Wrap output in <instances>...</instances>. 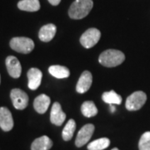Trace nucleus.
Wrapping results in <instances>:
<instances>
[{
    "mask_svg": "<svg viewBox=\"0 0 150 150\" xmlns=\"http://www.w3.org/2000/svg\"><path fill=\"white\" fill-rule=\"evenodd\" d=\"M76 129V123L74 119H69L68 121V123H66L65 127L63 129V133H62V137L65 141H69L75 132Z\"/></svg>",
    "mask_w": 150,
    "mask_h": 150,
    "instance_id": "nucleus-20",
    "label": "nucleus"
},
{
    "mask_svg": "<svg viewBox=\"0 0 150 150\" xmlns=\"http://www.w3.org/2000/svg\"><path fill=\"white\" fill-rule=\"evenodd\" d=\"M13 127V119L11 112L5 107L0 108V128L8 132Z\"/></svg>",
    "mask_w": 150,
    "mask_h": 150,
    "instance_id": "nucleus-9",
    "label": "nucleus"
},
{
    "mask_svg": "<svg viewBox=\"0 0 150 150\" xmlns=\"http://www.w3.org/2000/svg\"><path fill=\"white\" fill-rule=\"evenodd\" d=\"M10 47L18 53L27 54L33 50L34 43L31 38H28L16 37L11 39Z\"/></svg>",
    "mask_w": 150,
    "mask_h": 150,
    "instance_id": "nucleus-3",
    "label": "nucleus"
},
{
    "mask_svg": "<svg viewBox=\"0 0 150 150\" xmlns=\"http://www.w3.org/2000/svg\"><path fill=\"white\" fill-rule=\"evenodd\" d=\"M6 67L8 74L13 79L20 77L22 73V66L18 59L14 56H8L6 59Z\"/></svg>",
    "mask_w": 150,
    "mask_h": 150,
    "instance_id": "nucleus-8",
    "label": "nucleus"
},
{
    "mask_svg": "<svg viewBox=\"0 0 150 150\" xmlns=\"http://www.w3.org/2000/svg\"><path fill=\"white\" fill-rule=\"evenodd\" d=\"M125 59V55L119 50L108 49L100 54L98 61L99 63L108 68H112L120 65Z\"/></svg>",
    "mask_w": 150,
    "mask_h": 150,
    "instance_id": "nucleus-2",
    "label": "nucleus"
},
{
    "mask_svg": "<svg viewBox=\"0 0 150 150\" xmlns=\"http://www.w3.org/2000/svg\"><path fill=\"white\" fill-rule=\"evenodd\" d=\"M93 77L90 72L84 71L81 74L79 79L78 81V83L76 86V90L79 93H84L88 91L92 85Z\"/></svg>",
    "mask_w": 150,
    "mask_h": 150,
    "instance_id": "nucleus-12",
    "label": "nucleus"
},
{
    "mask_svg": "<svg viewBox=\"0 0 150 150\" xmlns=\"http://www.w3.org/2000/svg\"><path fill=\"white\" fill-rule=\"evenodd\" d=\"M18 8L23 11L37 12L40 8L39 0H21L18 4Z\"/></svg>",
    "mask_w": 150,
    "mask_h": 150,
    "instance_id": "nucleus-16",
    "label": "nucleus"
},
{
    "mask_svg": "<svg viewBox=\"0 0 150 150\" xmlns=\"http://www.w3.org/2000/svg\"><path fill=\"white\" fill-rule=\"evenodd\" d=\"M66 119V114L63 112L60 103L58 102L54 103L52 106L51 113H50V121L54 125L60 126L62 125Z\"/></svg>",
    "mask_w": 150,
    "mask_h": 150,
    "instance_id": "nucleus-10",
    "label": "nucleus"
},
{
    "mask_svg": "<svg viewBox=\"0 0 150 150\" xmlns=\"http://www.w3.org/2000/svg\"><path fill=\"white\" fill-rule=\"evenodd\" d=\"M28 88L31 90H36L41 84L43 74L40 70L36 68H32L28 72Z\"/></svg>",
    "mask_w": 150,
    "mask_h": 150,
    "instance_id": "nucleus-11",
    "label": "nucleus"
},
{
    "mask_svg": "<svg viewBox=\"0 0 150 150\" xmlns=\"http://www.w3.org/2000/svg\"><path fill=\"white\" fill-rule=\"evenodd\" d=\"M49 74L57 79H65L69 77L70 72L68 68L61 65H53L48 68Z\"/></svg>",
    "mask_w": 150,
    "mask_h": 150,
    "instance_id": "nucleus-17",
    "label": "nucleus"
},
{
    "mask_svg": "<svg viewBox=\"0 0 150 150\" xmlns=\"http://www.w3.org/2000/svg\"><path fill=\"white\" fill-rule=\"evenodd\" d=\"M53 146L52 140L48 136L39 137L33 142L31 150H49Z\"/></svg>",
    "mask_w": 150,
    "mask_h": 150,
    "instance_id": "nucleus-15",
    "label": "nucleus"
},
{
    "mask_svg": "<svg viewBox=\"0 0 150 150\" xmlns=\"http://www.w3.org/2000/svg\"><path fill=\"white\" fill-rule=\"evenodd\" d=\"M0 82H1V79H0Z\"/></svg>",
    "mask_w": 150,
    "mask_h": 150,
    "instance_id": "nucleus-26",
    "label": "nucleus"
},
{
    "mask_svg": "<svg viewBox=\"0 0 150 150\" xmlns=\"http://www.w3.org/2000/svg\"><path fill=\"white\" fill-rule=\"evenodd\" d=\"M50 104V98L45 94H40L34 99L33 108L38 113H44Z\"/></svg>",
    "mask_w": 150,
    "mask_h": 150,
    "instance_id": "nucleus-14",
    "label": "nucleus"
},
{
    "mask_svg": "<svg viewBox=\"0 0 150 150\" xmlns=\"http://www.w3.org/2000/svg\"><path fill=\"white\" fill-rule=\"evenodd\" d=\"M147 95L144 92L136 91L128 97L125 106L129 111H137L144 105Z\"/></svg>",
    "mask_w": 150,
    "mask_h": 150,
    "instance_id": "nucleus-4",
    "label": "nucleus"
},
{
    "mask_svg": "<svg viewBox=\"0 0 150 150\" xmlns=\"http://www.w3.org/2000/svg\"><path fill=\"white\" fill-rule=\"evenodd\" d=\"M112 150H119V149H117V148H113Z\"/></svg>",
    "mask_w": 150,
    "mask_h": 150,
    "instance_id": "nucleus-25",
    "label": "nucleus"
},
{
    "mask_svg": "<svg viewBox=\"0 0 150 150\" xmlns=\"http://www.w3.org/2000/svg\"><path fill=\"white\" fill-rule=\"evenodd\" d=\"M81 112L83 115L87 118H91L97 115L98 108L95 106L94 103L92 101H86L81 106Z\"/></svg>",
    "mask_w": 150,
    "mask_h": 150,
    "instance_id": "nucleus-18",
    "label": "nucleus"
},
{
    "mask_svg": "<svg viewBox=\"0 0 150 150\" xmlns=\"http://www.w3.org/2000/svg\"><path fill=\"white\" fill-rule=\"evenodd\" d=\"M101 38V33L98 29L92 28L83 33L80 38L81 44L86 48H91L96 45Z\"/></svg>",
    "mask_w": 150,
    "mask_h": 150,
    "instance_id": "nucleus-5",
    "label": "nucleus"
},
{
    "mask_svg": "<svg viewBox=\"0 0 150 150\" xmlns=\"http://www.w3.org/2000/svg\"><path fill=\"white\" fill-rule=\"evenodd\" d=\"M94 129H95L94 125L92 123H88V124L84 125L79 130V132L78 133L77 138L75 140L76 146L80 148V147H83V145L86 144L91 139L92 135L94 132Z\"/></svg>",
    "mask_w": 150,
    "mask_h": 150,
    "instance_id": "nucleus-7",
    "label": "nucleus"
},
{
    "mask_svg": "<svg viewBox=\"0 0 150 150\" xmlns=\"http://www.w3.org/2000/svg\"><path fill=\"white\" fill-rule=\"evenodd\" d=\"M93 0H75L70 6L69 15L73 19L85 18L93 8Z\"/></svg>",
    "mask_w": 150,
    "mask_h": 150,
    "instance_id": "nucleus-1",
    "label": "nucleus"
},
{
    "mask_svg": "<svg viewBox=\"0 0 150 150\" xmlns=\"http://www.w3.org/2000/svg\"><path fill=\"white\" fill-rule=\"evenodd\" d=\"M102 99L103 102L108 104H120L122 103V97L117 93L111 90L109 92H105L102 95Z\"/></svg>",
    "mask_w": 150,
    "mask_h": 150,
    "instance_id": "nucleus-19",
    "label": "nucleus"
},
{
    "mask_svg": "<svg viewBox=\"0 0 150 150\" xmlns=\"http://www.w3.org/2000/svg\"><path fill=\"white\" fill-rule=\"evenodd\" d=\"M139 150H150V132H145L141 136L139 143Z\"/></svg>",
    "mask_w": 150,
    "mask_h": 150,
    "instance_id": "nucleus-22",
    "label": "nucleus"
},
{
    "mask_svg": "<svg viewBox=\"0 0 150 150\" xmlns=\"http://www.w3.org/2000/svg\"><path fill=\"white\" fill-rule=\"evenodd\" d=\"M48 2L54 6H57L59 5V3L61 2V0H48Z\"/></svg>",
    "mask_w": 150,
    "mask_h": 150,
    "instance_id": "nucleus-23",
    "label": "nucleus"
},
{
    "mask_svg": "<svg viewBox=\"0 0 150 150\" xmlns=\"http://www.w3.org/2000/svg\"><path fill=\"white\" fill-rule=\"evenodd\" d=\"M10 98L13 102V105L16 109L23 110L28 104V94L19 88H13L10 93Z\"/></svg>",
    "mask_w": 150,
    "mask_h": 150,
    "instance_id": "nucleus-6",
    "label": "nucleus"
},
{
    "mask_svg": "<svg viewBox=\"0 0 150 150\" xmlns=\"http://www.w3.org/2000/svg\"><path fill=\"white\" fill-rule=\"evenodd\" d=\"M56 26L53 23H48L40 28L38 33V38L41 41L44 43H48L54 38L56 34Z\"/></svg>",
    "mask_w": 150,
    "mask_h": 150,
    "instance_id": "nucleus-13",
    "label": "nucleus"
},
{
    "mask_svg": "<svg viewBox=\"0 0 150 150\" xmlns=\"http://www.w3.org/2000/svg\"><path fill=\"white\" fill-rule=\"evenodd\" d=\"M110 144V140L108 138H101L94 140L88 145V150H103L107 149Z\"/></svg>",
    "mask_w": 150,
    "mask_h": 150,
    "instance_id": "nucleus-21",
    "label": "nucleus"
},
{
    "mask_svg": "<svg viewBox=\"0 0 150 150\" xmlns=\"http://www.w3.org/2000/svg\"><path fill=\"white\" fill-rule=\"evenodd\" d=\"M109 107H110V110H111V112H115V110H116V108H115V106H114L113 104H109Z\"/></svg>",
    "mask_w": 150,
    "mask_h": 150,
    "instance_id": "nucleus-24",
    "label": "nucleus"
}]
</instances>
